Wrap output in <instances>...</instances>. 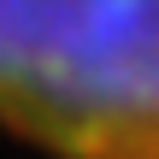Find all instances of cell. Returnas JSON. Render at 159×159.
I'll list each match as a JSON object with an SVG mask.
<instances>
[{
	"label": "cell",
	"instance_id": "cell-1",
	"mask_svg": "<svg viewBox=\"0 0 159 159\" xmlns=\"http://www.w3.org/2000/svg\"><path fill=\"white\" fill-rule=\"evenodd\" d=\"M0 130L53 159H159V0H0Z\"/></svg>",
	"mask_w": 159,
	"mask_h": 159
}]
</instances>
